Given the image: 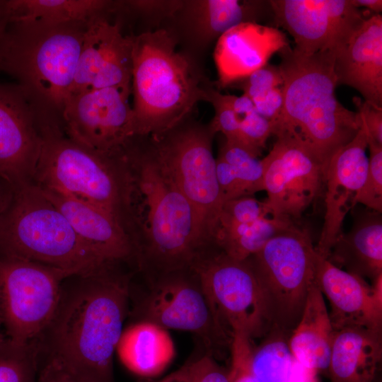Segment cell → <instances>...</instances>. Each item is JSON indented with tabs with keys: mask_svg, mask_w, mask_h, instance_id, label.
<instances>
[{
	"mask_svg": "<svg viewBox=\"0 0 382 382\" xmlns=\"http://www.w3.org/2000/svg\"><path fill=\"white\" fill-rule=\"evenodd\" d=\"M117 265L63 282L55 314L38 340L47 357L86 382H115L113 357L129 313L132 282Z\"/></svg>",
	"mask_w": 382,
	"mask_h": 382,
	"instance_id": "obj_1",
	"label": "cell"
},
{
	"mask_svg": "<svg viewBox=\"0 0 382 382\" xmlns=\"http://www.w3.org/2000/svg\"><path fill=\"white\" fill-rule=\"evenodd\" d=\"M129 192L126 222L144 274L189 267L206 250L194 209L152 149L125 151Z\"/></svg>",
	"mask_w": 382,
	"mask_h": 382,
	"instance_id": "obj_2",
	"label": "cell"
},
{
	"mask_svg": "<svg viewBox=\"0 0 382 382\" xmlns=\"http://www.w3.org/2000/svg\"><path fill=\"white\" fill-rule=\"evenodd\" d=\"M279 53L283 105L272 123L273 135L294 137L326 170L332 156L360 129V116L336 98L337 83L332 51L304 55L288 45Z\"/></svg>",
	"mask_w": 382,
	"mask_h": 382,
	"instance_id": "obj_3",
	"label": "cell"
},
{
	"mask_svg": "<svg viewBox=\"0 0 382 382\" xmlns=\"http://www.w3.org/2000/svg\"><path fill=\"white\" fill-rule=\"evenodd\" d=\"M132 62L136 137L163 135L177 127L198 101L206 100L207 88L168 31L132 36Z\"/></svg>",
	"mask_w": 382,
	"mask_h": 382,
	"instance_id": "obj_4",
	"label": "cell"
},
{
	"mask_svg": "<svg viewBox=\"0 0 382 382\" xmlns=\"http://www.w3.org/2000/svg\"><path fill=\"white\" fill-rule=\"evenodd\" d=\"M86 25L8 23L0 38V71L61 125Z\"/></svg>",
	"mask_w": 382,
	"mask_h": 382,
	"instance_id": "obj_5",
	"label": "cell"
},
{
	"mask_svg": "<svg viewBox=\"0 0 382 382\" xmlns=\"http://www.w3.org/2000/svg\"><path fill=\"white\" fill-rule=\"evenodd\" d=\"M0 256L52 267L71 277L117 265L108 262L87 245L35 184L13 190L0 216Z\"/></svg>",
	"mask_w": 382,
	"mask_h": 382,
	"instance_id": "obj_6",
	"label": "cell"
},
{
	"mask_svg": "<svg viewBox=\"0 0 382 382\" xmlns=\"http://www.w3.org/2000/svg\"><path fill=\"white\" fill-rule=\"evenodd\" d=\"M60 127L47 122L42 128L33 184L102 207L126 227L128 178L125 151L115 155L94 151L64 135Z\"/></svg>",
	"mask_w": 382,
	"mask_h": 382,
	"instance_id": "obj_7",
	"label": "cell"
},
{
	"mask_svg": "<svg viewBox=\"0 0 382 382\" xmlns=\"http://www.w3.org/2000/svg\"><path fill=\"white\" fill-rule=\"evenodd\" d=\"M318 258L309 232L292 222L246 259L257 278L271 328L291 335L316 284Z\"/></svg>",
	"mask_w": 382,
	"mask_h": 382,
	"instance_id": "obj_8",
	"label": "cell"
},
{
	"mask_svg": "<svg viewBox=\"0 0 382 382\" xmlns=\"http://www.w3.org/2000/svg\"><path fill=\"white\" fill-rule=\"evenodd\" d=\"M145 283L133 288L131 282L129 315L166 330L192 333L206 352L231 339L221 327L202 282L191 267L144 274Z\"/></svg>",
	"mask_w": 382,
	"mask_h": 382,
	"instance_id": "obj_9",
	"label": "cell"
},
{
	"mask_svg": "<svg viewBox=\"0 0 382 382\" xmlns=\"http://www.w3.org/2000/svg\"><path fill=\"white\" fill-rule=\"evenodd\" d=\"M209 128H174L154 139L155 156L192 207L203 242L213 244L223 200L216 172Z\"/></svg>",
	"mask_w": 382,
	"mask_h": 382,
	"instance_id": "obj_10",
	"label": "cell"
},
{
	"mask_svg": "<svg viewBox=\"0 0 382 382\" xmlns=\"http://www.w3.org/2000/svg\"><path fill=\"white\" fill-rule=\"evenodd\" d=\"M67 272L23 259L0 256V322L6 338L38 341L57 311Z\"/></svg>",
	"mask_w": 382,
	"mask_h": 382,
	"instance_id": "obj_11",
	"label": "cell"
},
{
	"mask_svg": "<svg viewBox=\"0 0 382 382\" xmlns=\"http://www.w3.org/2000/svg\"><path fill=\"white\" fill-rule=\"evenodd\" d=\"M198 275L218 321L232 339L235 333L251 340L271 328L257 278L250 264L235 260L215 245L190 266Z\"/></svg>",
	"mask_w": 382,
	"mask_h": 382,
	"instance_id": "obj_12",
	"label": "cell"
},
{
	"mask_svg": "<svg viewBox=\"0 0 382 382\" xmlns=\"http://www.w3.org/2000/svg\"><path fill=\"white\" fill-rule=\"evenodd\" d=\"M131 86L109 87L69 96L62 112L66 135L94 151L122 153L135 136Z\"/></svg>",
	"mask_w": 382,
	"mask_h": 382,
	"instance_id": "obj_13",
	"label": "cell"
},
{
	"mask_svg": "<svg viewBox=\"0 0 382 382\" xmlns=\"http://www.w3.org/2000/svg\"><path fill=\"white\" fill-rule=\"evenodd\" d=\"M277 140L262 160L264 201L270 216L293 222L318 198L325 170L301 142L286 134Z\"/></svg>",
	"mask_w": 382,
	"mask_h": 382,
	"instance_id": "obj_14",
	"label": "cell"
},
{
	"mask_svg": "<svg viewBox=\"0 0 382 382\" xmlns=\"http://www.w3.org/2000/svg\"><path fill=\"white\" fill-rule=\"evenodd\" d=\"M47 121L20 86L0 82V176L13 190L33 184Z\"/></svg>",
	"mask_w": 382,
	"mask_h": 382,
	"instance_id": "obj_15",
	"label": "cell"
},
{
	"mask_svg": "<svg viewBox=\"0 0 382 382\" xmlns=\"http://www.w3.org/2000/svg\"><path fill=\"white\" fill-rule=\"evenodd\" d=\"M277 25L286 30L294 49L311 55L333 51L368 17L351 0H272Z\"/></svg>",
	"mask_w": 382,
	"mask_h": 382,
	"instance_id": "obj_16",
	"label": "cell"
},
{
	"mask_svg": "<svg viewBox=\"0 0 382 382\" xmlns=\"http://www.w3.org/2000/svg\"><path fill=\"white\" fill-rule=\"evenodd\" d=\"M132 36L98 16L86 25L69 96L117 86H131Z\"/></svg>",
	"mask_w": 382,
	"mask_h": 382,
	"instance_id": "obj_17",
	"label": "cell"
},
{
	"mask_svg": "<svg viewBox=\"0 0 382 382\" xmlns=\"http://www.w3.org/2000/svg\"><path fill=\"white\" fill-rule=\"evenodd\" d=\"M366 134L361 126L355 137L330 158L324 178L325 212L324 221L316 248L317 253L328 258L343 221L356 206L355 199L367 172Z\"/></svg>",
	"mask_w": 382,
	"mask_h": 382,
	"instance_id": "obj_18",
	"label": "cell"
},
{
	"mask_svg": "<svg viewBox=\"0 0 382 382\" xmlns=\"http://www.w3.org/2000/svg\"><path fill=\"white\" fill-rule=\"evenodd\" d=\"M316 283L329 301L335 331L349 327L382 329V277L369 285L318 255Z\"/></svg>",
	"mask_w": 382,
	"mask_h": 382,
	"instance_id": "obj_19",
	"label": "cell"
},
{
	"mask_svg": "<svg viewBox=\"0 0 382 382\" xmlns=\"http://www.w3.org/2000/svg\"><path fill=\"white\" fill-rule=\"evenodd\" d=\"M332 53L337 86H351L382 107V16L366 18Z\"/></svg>",
	"mask_w": 382,
	"mask_h": 382,
	"instance_id": "obj_20",
	"label": "cell"
},
{
	"mask_svg": "<svg viewBox=\"0 0 382 382\" xmlns=\"http://www.w3.org/2000/svg\"><path fill=\"white\" fill-rule=\"evenodd\" d=\"M40 188L79 238L103 260L112 264L136 261L132 239L118 217L95 204Z\"/></svg>",
	"mask_w": 382,
	"mask_h": 382,
	"instance_id": "obj_21",
	"label": "cell"
},
{
	"mask_svg": "<svg viewBox=\"0 0 382 382\" xmlns=\"http://www.w3.org/2000/svg\"><path fill=\"white\" fill-rule=\"evenodd\" d=\"M286 46L281 32L255 22L231 28L218 38L214 52L219 86L245 78L267 64L273 52Z\"/></svg>",
	"mask_w": 382,
	"mask_h": 382,
	"instance_id": "obj_22",
	"label": "cell"
},
{
	"mask_svg": "<svg viewBox=\"0 0 382 382\" xmlns=\"http://www.w3.org/2000/svg\"><path fill=\"white\" fill-rule=\"evenodd\" d=\"M327 259L372 284L382 277L381 213L370 209L356 218L351 229L337 237Z\"/></svg>",
	"mask_w": 382,
	"mask_h": 382,
	"instance_id": "obj_23",
	"label": "cell"
},
{
	"mask_svg": "<svg viewBox=\"0 0 382 382\" xmlns=\"http://www.w3.org/2000/svg\"><path fill=\"white\" fill-rule=\"evenodd\" d=\"M382 357L381 330L335 331L328 371L330 382H373Z\"/></svg>",
	"mask_w": 382,
	"mask_h": 382,
	"instance_id": "obj_24",
	"label": "cell"
},
{
	"mask_svg": "<svg viewBox=\"0 0 382 382\" xmlns=\"http://www.w3.org/2000/svg\"><path fill=\"white\" fill-rule=\"evenodd\" d=\"M334 334L323 295L316 283L310 290L301 317L289 337L292 356L316 371L327 370Z\"/></svg>",
	"mask_w": 382,
	"mask_h": 382,
	"instance_id": "obj_25",
	"label": "cell"
},
{
	"mask_svg": "<svg viewBox=\"0 0 382 382\" xmlns=\"http://www.w3.org/2000/svg\"><path fill=\"white\" fill-rule=\"evenodd\" d=\"M116 352L130 371L152 377L168 366L175 349L168 330L150 322L136 321L123 330Z\"/></svg>",
	"mask_w": 382,
	"mask_h": 382,
	"instance_id": "obj_26",
	"label": "cell"
},
{
	"mask_svg": "<svg viewBox=\"0 0 382 382\" xmlns=\"http://www.w3.org/2000/svg\"><path fill=\"white\" fill-rule=\"evenodd\" d=\"M110 4L104 0H6V10L8 23L56 26L87 24Z\"/></svg>",
	"mask_w": 382,
	"mask_h": 382,
	"instance_id": "obj_27",
	"label": "cell"
},
{
	"mask_svg": "<svg viewBox=\"0 0 382 382\" xmlns=\"http://www.w3.org/2000/svg\"><path fill=\"white\" fill-rule=\"evenodd\" d=\"M292 222L267 216L249 224L217 227L213 235V243L228 256L245 260Z\"/></svg>",
	"mask_w": 382,
	"mask_h": 382,
	"instance_id": "obj_28",
	"label": "cell"
},
{
	"mask_svg": "<svg viewBox=\"0 0 382 382\" xmlns=\"http://www.w3.org/2000/svg\"><path fill=\"white\" fill-rule=\"evenodd\" d=\"M261 1L205 0L194 4L197 30L203 37H219L231 28L253 21L261 14Z\"/></svg>",
	"mask_w": 382,
	"mask_h": 382,
	"instance_id": "obj_29",
	"label": "cell"
},
{
	"mask_svg": "<svg viewBox=\"0 0 382 382\" xmlns=\"http://www.w3.org/2000/svg\"><path fill=\"white\" fill-rule=\"evenodd\" d=\"M259 346L253 347L251 369L257 382H282L293 357L290 335L272 327Z\"/></svg>",
	"mask_w": 382,
	"mask_h": 382,
	"instance_id": "obj_30",
	"label": "cell"
},
{
	"mask_svg": "<svg viewBox=\"0 0 382 382\" xmlns=\"http://www.w3.org/2000/svg\"><path fill=\"white\" fill-rule=\"evenodd\" d=\"M38 341L26 344L6 337L0 344V382H38Z\"/></svg>",
	"mask_w": 382,
	"mask_h": 382,
	"instance_id": "obj_31",
	"label": "cell"
},
{
	"mask_svg": "<svg viewBox=\"0 0 382 382\" xmlns=\"http://www.w3.org/2000/svg\"><path fill=\"white\" fill-rule=\"evenodd\" d=\"M217 157L233 168L249 195L264 191L262 160H259L238 144L226 139L219 150Z\"/></svg>",
	"mask_w": 382,
	"mask_h": 382,
	"instance_id": "obj_32",
	"label": "cell"
},
{
	"mask_svg": "<svg viewBox=\"0 0 382 382\" xmlns=\"http://www.w3.org/2000/svg\"><path fill=\"white\" fill-rule=\"evenodd\" d=\"M366 139L369 150L368 168L364 184L356 197L355 204H361L372 211L381 213L382 144L367 134Z\"/></svg>",
	"mask_w": 382,
	"mask_h": 382,
	"instance_id": "obj_33",
	"label": "cell"
},
{
	"mask_svg": "<svg viewBox=\"0 0 382 382\" xmlns=\"http://www.w3.org/2000/svg\"><path fill=\"white\" fill-rule=\"evenodd\" d=\"M267 216L270 215L264 201L243 196L223 204L216 228L249 224Z\"/></svg>",
	"mask_w": 382,
	"mask_h": 382,
	"instance_id": "obj_34",
	"label": "cell"
},
{
	"mask_svg": "<svg viewBox=\"0 0 382 382\" xmlns=\"http://www.w3.org/2000/svg\"><path fill=\"white\" fill-rule=\"evenodd\" d=\"M273 135V124L255 110L240 117L237 144L258 158L267 139Z\"/></svg>",
	"mask_w": 382,
	"mask_h": 382,
	"instance_id": "obj_35",
	"label": "cell"
},
{
	"mask_svg": "<svg viewBox=\"0 0 382 382\" xmlns=\"http://www.w3.org/2000/svg\"><path fill=\"white\" fill-rule=\"evenodd\" d=\"M214 109V116L209 128L214 134L221 132L225 139L237 142L239 134L240 118L235 114L224 98V94L213 88H206V100Z\"/></svg>",
	"mask_w": 382,
	"mask_h": 382,
	"instance_id": "obj_36",
	"label": "cell"
},
{
	"mask_svg": "<svg viewBox=\"0 0 382 382\" xmlns=\"http://www.w3.org/2000/svg\"><path fill=\"white\" fill-rule=\"evenodd\" d=\"M252 340L248 336L235 333L230 344L231 368L228 371L229 382H257L251 369L253 350Z\"/></svg>",
	"mask_w": 382,
	"mask_h": 382,
	"instance_id": "obj_37",
	"label": "cell"
},
{
	"mask_svg": "<svg viewBox=\"0 0 382 382\" xmlns=\"http://www.w3.org/2000/svg\"><path fill=\"white\" fill-rule=\"evenodd\" d=\"M241 80L240 86L243 94L250 100L273 88L279 87L283 83L279 67L267 64Z\"/></svg>",
	"mask_w": 382,
	"mask_h": 382,
	"instance_id": "obj_38",
	"label": "cell"
},
{
	"mask_svg": "<svg viewBox=\"0 0 382 382\" xmlns=\"http://www.w3.org/2000/svg\"><path fill=\"white\" fill-rule=\"evenodd\" d=\"M193 382H229L228 371L221 366L209 353L186 363Z\"/></svg>",
	"mask_w": 382,
	"mask_h": 382,
	"instance_id": "obj_39",
	"label": "cell"
},
{
	"mask_svg": "<svg viewBox=\"0 0 382 382\" xmlns=\"http://www.w3.org/2000/svg\"><path fill=\"white\" fill-rule=\"evenodd\" d=\"M353 103L366 134L382 144V107L362 100L359 97H354Z\"/></svg>",
	"mask_w": 382,
	"mask_h": 382,
	"instance_id": "obj_40",
	"label": "cell"
},
{
	"mask_svg": "<svg viewBox=\"0 0 382 382\" xmlns=\"http://www.w3.org/2000/svg\"><path fill=\"white\" fill-rule=\"evenodd\" d=\"M251 100L256 112L273 123L279 117L282 109V88H273Z\"/></svg>",
	"mask_w": 382,
	"mask_h": 382,
	"instance_id": "obj_41",
	"label": "cell"
},
{
	"mask_svg": "<svg viewBox=\"0 0 382 382\" xmlns=\"http://www.w3.org/2000/svg\"><path fill=\"white\" fill-rule=\"evenodd\" d=\"M38 382H86L57 359L47 357L39 370Z\"/></svg>",
	"mask_w": 382,
	"mask_h": 382,
	"instance_id": "obj_42",
	"label": "cell"
},
{
	"mask_svg": "<svg viewBox=\"0 0 382 382\" xmlns=\"http://www.w3.org/2000/svg\"><path fill=\"white\" fill-rule=\"evenodd\" d=\"M317 372L303 366L293 357L282 382H318Z\"/></svg>",
	"mask_w": 382,
	"mask_h": 382,
	"instance_id": "obj_43",
	"label": "cell"
},
{
	"mask_svg": "<svg viewBox=\"0 0 382 382\" xmlns=\"http://www.w3.org/2000/svg\"><path fill=\"white\" fill-rule=\"evenodd\" d=\"M224 98L239 118L255 110L253 101L245 94L241 96L224 94Z\"/></svg>",
	"mask_w": 382,
	"mask_h": 382,
	"instance_id": "obj_44",
	"label": "cell"
},
{
	"mask_svg": "<svg viewBox=\"0 0 382 382\" xmlns=\"http://www.w3.org/2000/svg\"><path fill=\"white\" fill-rule=\"evenodd\" d=\"M13 195L11 187L0 176V216L10 204Z\"/></svg>",
	"mask_w": 382,
	"mask_h": 382,
	"instance_id": "obj_45",
	"label": "cell"
},
{
	"mask_svg": "<svg viewBox=\"0 0 382 382\" xmlns=\"http://www.w3.org/2000/svg\"><path fill=\"white\" fill-rule=\"evenodd\" d=\"M158 382H193L188 367L184 366L164 377Z\"/></svg>",
	"mask_w": 382,
	"mask_h": 382,
	"instance_id": "obj_46",
	"label": "cell"
},
{
	"mask_svg": "<svg viewBox=\"0 0 382 382\" xmlns=\"http://www.w3.org/2000/svg\"><path fill=\"white\" fill-rule=\"evenodd\" d=\"M351 2L357 8L364 7L376 14H380L382 11L381 0H351Z\"/></svg>",
	"mask_w": 382,
	"mask_h": 382,
	"instance_id": "obj_47",
	"label": "cell"
},
{
	"mask_svg": "<svg viewBox=\"0 0 382 382\" xmlns=\"http://www.w3.org/2000/svg\"><path fill=\"white\" fill-rule=\"evenodd\" d=\"M8 24L6 10V0H0V38L4 33Z\"/></svg>",
	"mask_w": 382,
	"mask_h": 382,
	"instance_id": "obj_48",
	"label": "cell"
},
{
	"mask_svg": "<svg viewBox=\"0 0 382 382\" xmlns=\"http://www.w3.org/2000/svg\"><path fill=\"white\" fill-rule=\"evenodd\" d=\"M1 327L2 326H1V322H0V344L4 341V340L6 337L1 332Z\"/></svg>",
	"mask_w": 382,
	"mask_h": 382,
	"instance_id": "obj_49",
	"label": "cell"
}]
</instances>
